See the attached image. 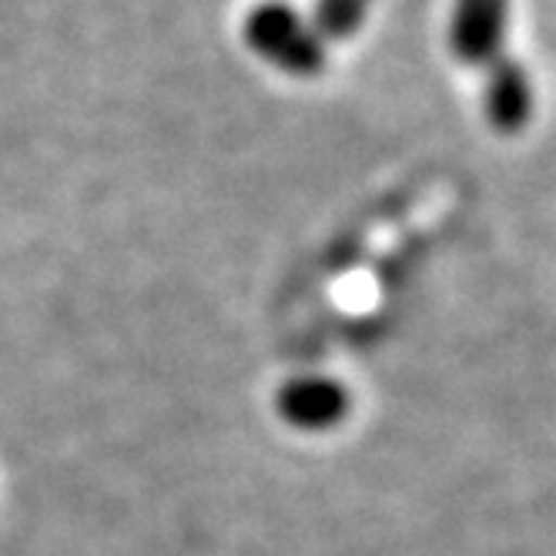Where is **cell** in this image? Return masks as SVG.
<instances>
[{
    "label": "cell",
    "instance_id": "1",
    "mask_svg": "<svg viewBox=\"0 0 556 556\" xmlns=\"http://www.w3.org/2000/svg\"><path fill=\"white\" fill-rule=\"evenodd\" d=\"M242 41L258 61L289 77L323 74L329 58L323 37L315 34L308 17L289 0H262V4H255L245 14Z\"/></svg>",
    "mask_w": 556,
    "mask_h": 556
},
{
    "label": "cell",
    "instance_id": "2",
    "mask_svg": "<svg viewBox=\"0 0 556 556\" xmlns=\"http://www.w3.org/2000/svg\"><path fill=\"white\" fill-rule=\"evenodd\" d=\"M509 0H453L446 27L450 54L466 67H490L506 54Z\"/></svg>",
    "mask_w": 556,
    "mask_h": 556
},
{
    "label": "cell",
    "instance_id": "3",
    "mask_svg": "<svg viewBox=\"0 0 556 556\" xmlns=\"http://www.w3.org/2000/svg\"><path fill=\"white\" fill-rule=\"evenodd\" d=\"M536 111V88H533V74L523 61H516L509 54L496 58L486 67V81H483V114L486 125L513 138L527 131L530 117Z\"/></svg>",
    "mask_w": 556,
    "mask_h": 556
},
{
    "label": "cell",
    "instance_id": "4",
    "mask_svg": "<svg viewBox=\"0 0 556 556\" xmlns=\"http://www.w3.org/2000/svg\"><path fill=\"white\" fill-rule=\"evenodd\" d=\"M278 413L295 429L323 432L345 419L349 413V392L342 382L329 376H302L282 386L278 392Z\"/></svg>",
    "mask_w": 556,
    "mask_h": 556
},
{
    "label": "cell",
    "instance_id": "5",
    "mask_svg": "<svg viewBox=\"0 0 556 556\" xmlns=\"http://www.w3.org/2000/svg\"><path fill=\"white\" fill-rule=\"evenodd\" d=\"M372 0H315L308 24L323 37V45H342L363 30Z\"/></svg>",
    "mask_w": 556,
    "mask_h": 556
}]
</instances>
